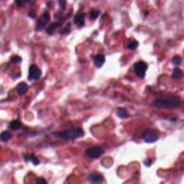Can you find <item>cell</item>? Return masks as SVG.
Returning <instances> with one entry per match:
<instances>
[{
    "instance_id": "cell-10",
    "label": "cell",
    "mask_w": 184,
    "mask_h": 184,
    "mask_svg": "<svg viewBox=\"0 0 184 184\" xmlns=\"http://www.w3.org/2000/svg\"><path fill=\"white\" fill-rule=\"evenodd\" d=\"M105 61H106V59H105V56L103 54L96 55L94 59V64L97 68L102 67V65L104 64Z\"/></svg>"
},
{
    "instance_id": "cell-18",
    "label": "cell",
    "mask_w": 184,
    "mask_h": 184,
    "mask_svg": "<svg viewBox=\"0 0 184 184\" xmlns=\"http://www.w3.org/2000/svg\"><path fill=\"white\" fill-rule=\"evenodd\" d=\"M10 127L12 130H19V128H21L22 123L19 120H14V121L11 122Z\"/></svg>"
},
{
    "instance_id": "cell-8",
    "label": "cell",
    "mask_w": 184,
    "mask_h": 184,
    "mask_svg": "<svg viewBox=\"0 0 184 184\" xmlns=\"http://www.w3.org/2000/svg\"><path fill=\"white\" fill-rule=\"evenodd\" d=\"M89 181L94 184H101L104 181V177L99 173L94 172L89 175Z\"/></svg>"
},
{
    "instance_id": "cell-16",
    "label": "cell",
    "mask_w": 184,
    "mask_h": 184,
    "mask_svg": "<svg viewBox=\"0 0 184 184\" xmlns=\"http://www.w3.org/2000/svg\"><path fill=\"white\" fill-rule=\"evenodd\" d=\"M11 137H12V135L8 131H5V132H3L0 134V140L3 142L8 141L11 139Z\"/></svg>"
},
{
    "instance_id": "cell-14",
    "label": "cell",
    "mask_w": 184,
    "mask_h": 184,
    "mask_svg": "<svg viewBox=\"0 0 184 184\" xmlns=\"http://www.w3.org/2000/svg\"><path fill=\"white\" fill-rule=\"evenodd\" d=\"M117 115L121 119H127L129 117V115L124 108H118L117 109Z\"/></svg>"
},
{
    "instance_id": "cell-25",
    "label": "cell",
    "mask_w": 184,
    "mask_h": 184,
    "mask_svg": "<svg viewBox=\"0 0 184 184\" xmlns=\"http://www.w3.org/2000/svg\"><path fill=\"white\" fill-rule=\"evenodd\" d=\"M70 32H71V29H70V27H65V28H64V29H63V31L61 32V34H62V35H65V34L69 33Z\"/></svg>"
},
{
    "instance_id": "cell-15",
    "label": "cell",
    "mask_w": 184,
    "mask_h": 184,
    "mask_svg": "<svg viewBox=\"0 0 184 184\" xmlns=\"http://www.w3.org/2000/svg\"><path fill=\"white\" fill-rule=\"evenodd\" d=\"M24 157H25V159L26 160V161H31L32 163H33V165H38V164L40 163V161H39V160L37 158V157L33 155H25Z\"/></svg>"
},
{
    "instance_id": "cell-22",
    "label": "cell",
    "mask_w": 184,
    "mask_h": 184,
    "mask_svg": "<svg viewBox=\"0 0 184 184\" xmlns=\"http://www.w3.org/2000/svg\"><path fill=\"white\" fill-rule=\"evenodd\" d=\"M10 61H12V63H18L22 62V61H23V59H22V58H21L20 56H14L11 57Z\"/></svg>"
},
{
    "instance_id": "cell-20",
    "label": "cell",
    "mask_w": 184,
    "mask_h": 184,
    "mask_svg": "<svg viewBox=\"0 0 184 184\" xmlns=\"http://www.w3.org/2000/svg\"><path fill=\"white\" fill-rule=\"evenodd\" d=\"M138 46H139V43H138L137 41L135 40V41H132V42H131L130 44L128 45V48L131 50H135L138 48Z\"/></svg>"
},
{
    "instance_id": "cell-11",
    "label": "cell",
    "mask_w": 184,
    "mask_h": 184,
    "mask_svg": "<svg viewBox=\"0 0 184 184\" xmlns=\"http://www.w3.org/2000/svg\"><path fill=\"white\" fill-rule=\"evenodd\" d=\"M28 89H29V87H28V85L26 84V83H24V82H21L19 83V84L17 85V91L18 92V94L19 95H24V94H25L27 93V91H28Z\"/></svg>"
},
{
    "instance_id": "cell-19",
    "label": "cell",
    "mask_w": 184,
    "mask_h": 184,
    "mask_svg": "<svg viewBox=\"0 0 184 184\" xmlns=\"http://www.w3.org/2000/svg\"><path fill=\"white\" fill-rule=\"evenodd\" d=\"M172 63L176 65H180L182 63V58L180 56H175L172 60Z\"/></svg>"
},
{
    "instance_id": "cell-7",
    "label": "cell",
    "mask_w": 184,
    "mask_h": 184,
    "mask_svg": "<svg viewBox=\"0 0 184 184\" xmlns=\"http://www.w3.org/2000/svg\"><path fill=\"white\" fill-rule=\"evenodd\" d=\"M50 19V14L48 12H45L39 17L37 22V29L38 30H42L43 28L45 27V25L49 23Z\"/></svg>"
},
{
    "instance_id": "cell-13",
    "label": "cell",
    "mask_w": 184,
    "mask_h": 184,
    "mask_svg": "<svg viewBox=\"0 0 184 184\" xmlns=\"http://www.w3.org/2000/svg\"><path fill=\"white\" fill-rule=\"evenodd\" d=\"M61 25V23H52L48 26L47 30H46V32H47V33L49 35V36H52V35H53L56 28L60 27Z\"/></svg>"
},
{
    "instance_id": "cell-9",
    "label": "cell",
    "mask_w": 184,
    "mask_h": 184,
    "mask_svg": "<svg viewBox=\"0 0 184 184\" xmlns=\"http://www.w3.org/2000/svg\"><path fill=\"white\" fill-rule=\"evenodd\" d=\"M85 18H86V14L84 13H80V14L76 15L73 19L74 23L79 27H82L84 25Z\"/></svg>"
},
{
    "instance_id": "cell-6",
    "label": "cell",
    "mask_w": 184,
    "mask_h": 184,
    "mask_svg": "<svg viewBox=\"0 0 184 184\" xmlns=\"http://www.w3.org/2000/svg\"><path fill=\"white\" fill-rule=\"evenodd\" d=\"M42 75V71L36 65H32L29 69V76L28 80H38Z\"/></svg>"
},
{
    "instance_id": "cell-24",
    "label": "cell",
    "mask_w": 184,
    "mask_h": 184,
    "mask_svg": "<svg viewBox=\"0 0 184 184\" xmlns=\"http://www.w3.org/2000/svg\"><path fill=\"white\" fill-rule=\"evenodd\" d=\"M65 4H66V0H59V5L62 10H65Z\"/></svg>"
},
{
    "instance_id": "cell-5",
    "label": "cell",
    "mask_w": 184,
    "mask_h": 184,
    "mask_svg": "<svg viewBox=\"0 0 184 184\" xmlns=\"http://www.w3.org/2000/svg\"><path fill=\"white\" fill-rule=\"evenodd\" d=\"M86 155L91 158L96 159L99 157L101 155H102L104 153V150L102 148L98 146H93L91 148H89L86 150Z\"/></svg>"
},
{
    "instance_id": "cell-1",
    "label": "cell",
    "mask_w": 184,
    "mask_h": 184,
    "mask_svg": "<svg viewBox=\"0 0 184 184\" xmlns=\"http://www.w3.org/2000/svg\"><path fill=\"white\" fill-rule=\"evenodd\" d=\"M181 102L180 97L175 94L159 93L153 102V106L160 109L170 110L178 108L181 105Z\"/></svg>"
},
{
    "instance_id": "cell-23",
    "label": "cell",
    "mask_w": 184,
    "mask_h": 184,
    "mask_svg": "<svg viewBox=\"0 0 184 184\" xmlns=\"http://www.w3.org/2000/svg\"><path fill=\"white\" fill-rule=\"evenodd\" d=\"M36 184H48L45 178H39L36 180Z\"/></svg>"
},
{
    "instance_id": "cell-21",
    "label": "cell",
    "mask_w": 184,
    "mask_h": 184,
    "mask_svg": "<svg viewBox=\"0 0 184 184\" xmlns=\"http://www.w3.org/2000/svg\"><path fill=\"white\" fill-rule=\"evenodd\" d=\"M100 15V12L98 10H93L90 12V18L91 19H97L98 15Z\"/></svg>"
},
{
    "instance_id": "cell-26",
    "label": "cell",
    "mask_w": 184,
    "mask_h": 184,
    "mask_svg": "<svg viewBox=\"0 0 184 184\" xmlns=\"http://www.w3.org/2000/svg\"><path fill=\"white\" fill-rule=\"evenodd\" d=\"M28 16H29L30 17H31V18H32V19H34L36 17V13L33 12V11H30V12L28 13Z\"/></svg>"
},
{
    "instance_id": "cell-2",
    "label": "cell",
    "mask_w": 184,
    "mask_h": 184,
    "mask_svg": "<svg viewBox=\"0 0 184 184\" xmlns=\"http://www.w3.org/2000/svg\"><path fill=\"white\" fill-rule=\"evenodd\" d=\"M84 134V132L82 128L71 129V130L63 131V132L53 133L56 137L65 140H73L78 139V138L82 137Z\"/></svg>"
},
{
    "instance_id": "cell-3",
    "label": "cell",
    "mask_w": 184,
    "mask_h": 184,
    "mask_svg": "<svg viewBox=\"0 0 184 184\" xmlns=\"http://www.w3.org/2000/svg\"><path fill=\"white\" fill-rule=\"evenodd\" d=\"M160 135L159 132L155 130L152 129H148L146 130L142 134V138L144 142H148V143H152V142H156L159 139Z\"/></svg>"
},
{
    "instance_id": "cell-17",
    "label": "cell",
    "mask_w": 184,
    "mask_h": 184,
    "mask_svg": "<svg viewBox=\"0 0 184 184\" xmlns=\"http://www.w3.org/2000/svg\"><path fill=\"white\" fill-rule=\"evenodd\" d=\"M183 76V72L180 69L178 68H176L174 69V73L172 74V78H175V79H179Z\"/></svg>"
},
{
    "instance_id": "cell-4",
    "label": "cell",
    "mask_w": 184,
    "mask_h": 184,
    "mask_svg": "<svg viewBox=\"0 0 184 184\" xmlns=\"http://www.w3.org/2000/svg\"><path fill=\"white\" fill-rule=\"evenodd\" d=\"M134 70L137 77L143 79L145 77L146 71L148 70V65L144 61H139L135 64Z\"/></svg>"
},
{
    "instance_id": "cell-12",
    "label": "cell",
    "mask_w": 184,
    "mask_h": 184,
    "mask_svg": "<svg viewBox=\"0 0 184 184\" xmlns=\"http://www.w3.org/2000/svg\"><path fill=\"white\" fill-rule=\"evenodd\" d=\"M15 3L17 7H23L27 4L32 5L35 3V0H15Z\"/></svg>"
}]
</instances>
